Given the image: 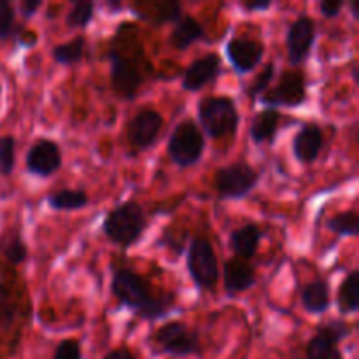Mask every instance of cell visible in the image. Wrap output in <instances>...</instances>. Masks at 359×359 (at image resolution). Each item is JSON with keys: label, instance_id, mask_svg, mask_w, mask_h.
<instances>
[{"label": "cell", "instance_id": "obj_1", "mask_svg": "<svg viewBox=\"0 0 359 359\" xmlns=\"http://www.w3.org/2000/svg\"><path fill=\"white\" fill-rule=\"evenodd\" d=\"M112 294L123 307L132 309L137 318L156 321L165 318L175 305V294H153V287L139 273L132 270H116L112 277Z\"/></svg>", "mask_w": 359, "mask_h": 359}, {"label": "cell", "instance_id": "obj_2", "mask_svg": "<svg viewBox=\"0 0 359 359\" xmlns=\"http://www.w3.org/2000/svg\"><path fill=\"white\" fill-rule=\"evenodd\" d=\"M147 226V217L137 202H125L114 207L102 224L105 237L121 248H130L142 237Z\"/></svg>", "mask_w": 359, "mask_h": 359}, {"label": "cell", "instance_id": "obj_3", "mask_svg": "<svg viewBox=\"0 0 359 359\" xmlns=\"http://www.w3.org/2000/svg\"><path fill=\"white\" fill-rule=\"evenodd\" d=\"M198 119L207 135L221 139L237 132L241 116L237 104L231 98L209 97L198 104Z\"/></svg>", "mask_w": 359, "mask_h": 359}, {"label": "cell", "instance_id": "obj_4", "mask_svg": "<svg viewBox=\"0 0 359 359\" xmlns=\"http://www.w3.org/2000/svg\"><path fill=\"white\" fill-rule=\"evenodd\" d=\"M205 149L203 133L191 119L179 123L168 139V156L177 167L186 168L198 163Z\"/></svg>", "mask_w": 359, "mask_h": 359}, {"label": "cell", "instance_id": "obj_5", "mask_svg": "<svg viewBox=\"0 0 359 359\" xmlns=\"http://www.w3.org/2000/svg\"><path fill=\"white\" fill-rule=\"evenodd\" d=\"M188 272L200 290H212L219 279V263L207 238H193L188 248Z\"/></svg>", "mask_w": 359, "mask_h": 359}, {"label": "cell", "instance_id": "obj_6", "mask_svg": "<svg viewBox=\"0 0 359 359\" xmlns=\"http://www.w3.org/2000/svg\"><path fill=\"white\" fill-rule=\"evenodd\" d=\"M259 174L249 163L226 165L214 175L217 195L221 200H241L256 188Z\"/></svg>", "mask_w": 359, "mask_h": 359}, {"label": "cell", "instance_id": "obj_7", "mask_svg": "<svg viewBox=\"0 0 359 359\" xmlns=\"http://www.w3.org/2000/svg\"><path fill=\"white\" fill-rule=\"evenodd\" d=\"M154 340L163 353L172 356H189L200 353L198 333L193 332L186 323L170 321L161 326Z\"/></svg>", "mask_w": 359, "mask_h": 359}, {"label": "cell", "instance_id": "obj_8", "mask_svg": "<svg viewBox=\"0 0 359 359\" xmlns=\"http://www.w3.org/2000/svg\"><path fill=\"white\" fill-rule=\"evenodd\" d=\"M262 104L269 109L298 107L307 100V84L300 72H284L273 90L262 95Z\"/></svg>", "mask_w": 359, "mask_h": 359}, {"label": "cell", "instance_id": "obj_9", "mask_svg": "<svg viewBox=\"0 0 359 359\" xmlns=\"http://www.w3.org/2000/svg\"><path fill=\"white\" fill-rule=\"evenodd\" d=\"M111 58V84L112 90L118 93V97L130 100L135 97L140 84L144 83V74L132 60L125 58L121 51L112 49L109 53Z\"/></svg>", "mask_w": 359, "mask_h": 359}, {"label": "cell", "instance_id": "obj_10", "mask_svg": "<svg viewBox=\"0 0 359 359\" xmlns=\"http://www.w3.org/2000/svg\"><path fill=\"white\" fill-rule=\"evenodd\" d=\"M316 41V25L311 18L300 16L287 28L286 49L291 65H302L307 62Z\"/></svg>", "mask_w": 359, "mask_h": 359}, {"label": "cell", "instance_id": "obj_11", "mask_svg": "<svg viewBox=\"0 0 359 359\" xmlns=\"http://www.w3.org/2000/svg\"><path fill=\"white\" fill-rule=\"evenodd\" d=\"M163 126V118L154 109H142L128 125V142L135 149L142 151L156 142L160 130Z\"/></svg>", "mask_w": 359, "mask_h": 359}, {"label": "cell", "instance_id": "obj_12", "mask_svg": "<svg viewBox=\"0 0 359 359\" xmlns=\"http://www.w3.org/2000/svg\"><path fill=\"white\" fill-rule=\"evenodd\" d=\"M265 46L255 39L233 37L226 44V56L238 74H248L262 63Z\"/></svg>", "mask_w": 359, "mask_h": 359}, {"label": "cell", "instance_id": "obj_13", "mask_svg": "<svg viewBox=\"0 0 359 359\" xmlns=\"http://www.w3.org/2000/svg\"><path fill=\"white\" fill-rule=\"evenodd\" d=\"M62 167V151L53 140L41 139L27 154V170L39 177H49Z\"/></svg>", "mask_w": 359, "mask_h": 359}, {"label": "cell", "instance_id": "obj_14", "mask_svg": "<svg viewBox=\"0 0 359 359\" xmlns=\"http://www.w3.org/2000/svg\"><path fill=\"white\" fill-rule=\"evenodd\" d=\"M221 74V58L216 53L202 56L195 60L191 65L186 69L184 77H182V88L186 91H200L205 88L210 81L216 79Z\"/></svg>", "mask_w": 359, "mask_h": 359}, {"label": "cell", "instance_id": "obj_15", "mask_svg": "<svg viewBox=\"0 0 359 359\" xmlns=\"http://www.w3.org/2000/svg\"><path fill=\"white\" fill-rule=\"evenodd\" d=\"M325 144V135L318 125H305L293 139V154L300 163H312L318 160Z\"/></svg>", "mask_w": 359, "mask_h": 359}, {"label": "cell", "instance_id": "obj_16", "mask_svg": "<svg viewBox=\"0 0 359 359\" xmlns=\"http://www.w3.org/2000/svg\"><path fill=\"white\" fill-rule=\"evenodd\" d=\"M224 290L230 297L244 293L256 283L255 269L244 259H228L223 269Z\"/></svg>", "mask_w": 359, "mask_h": 359}, {"label": "cell", "instance_id": "obj_17", "mask_svg": "<svg viewBox=\"0 0 359 359\" xmlns=\"http://www.w3.org/2000/svg\"><path fill=\"white\" fill-rule=\"evenodd\" d=\"M302 305L309 314H325L330 307V284L314 279L302 287Z\"/></svg>", "mask_w": 359, "mask_h": 359}, {"label": "cell", "instance_id": "obj_18", "mask_svg": "<svg viewBox=\"0 0 359 359\" xmlns=\"http://www.w3.org/2000/svg\"><path fill=\"white\" fill-rule=\"evenodd\" d=\"M262 242V231L256 224H244L230 235L231 251L242 259H249L256 255Z\"/></svg>", "mask_w": 359, "mask_h": 359}, {"label": "cell", "instance_id": "obj_19", "mask_svg": "<svg viewBox=\"0 0 359 359\" xmlns=\"http://www.w3.org/2000/svg\"><path fill=\"white\" fill-rule=\"evenodd\" d=\"M205 37V32L203 27L191 16H182L181 20L175 23V27L172 28L170 34V44L172 48L179 49V51H184L189 46L195 44L196 41Z\"/></svg>", "mask_w": 359, "mask_h": 359}, {"label": "cell", "instance_id": "obj_20", "mask_svg": "<svg viewBox=\"0 0 359 359\" xmlns=\"http://www.w3.org/2000/svg\"><path fill=\"white\" fill-rule=\"evenodd\" d=\"M279 121L280 114L277 112V109H265L263 112H259L255 119H252L251 125V139L256 144H272L273 137H276L277 130H279Z\"/></svg>", "mask_w": 359, "mask_h": 359}, {"label": "cell", "instance_id": "obj_21", "mask_svg": "<svg viewBox=\"0 0 359 359\" xmlns=\"http://www.w3.org/2000/svg\"><path fill=\"white\" fill-rule=\"evenodd\" d=\"M337 305L342 314H354L359 309V272L353 270L347 273L344 283L340 284L337 294Z\"/></svg>", "mask_w": 359, "mask_h": 359}, {"label": "cell", "instance_id": "obj_22", "mask_svg": "<svg viewBox=\"0 0 359 359\" xmlns=\"http://www.w3.org/2000/svg\"><path fill=\"white\" fill-rule=\"evenodd\" d=\"M48 203L55 210H81L90 203L83 189H60L48 196Z\"/></svg>", "mask_w": 359, "mask_h": 359}, {"label": "cell", "instance_id": "obj_23", "mask_svg": "<svg viewBox=\"0 0 359 359\" xmlns=\"http://www.w3.org/2000/svg\"><path fill=\"white\" fill-rule=\"evenodd\" d=\"M84 49H86V39L79 35L67 44L56 46L53 49V60L60 65H76L83 60Z\"/></svg>", "mask_w": 359, "mask_h": 359}, {"label": "cell", "instance_id": "obj_24", "mask_svg": "<svg viewBox=\"0 0 359 359\" xmlns=\"http://www.w3.org/2000/svg\"><path fill=\"white\" fill-rule=\"evenodd\" d=\"M305 356H307V359H344L339 349V344H335L328 337L321 335V333H316L311 342L307 344Z\"/></svg>", "mask_w": 359, "mask_h": 359}, {"label": "cell", "instance_id": "obj_25", "mask_svg": "<svg viewBox=\"0 0 359 359\" xmlns=\"http://www.w3.org/2000/svg\"><path fill=\"white\" fill-rule=\"evenodd\" d=\"M328 228L342 237H358L359 235V217L356 210L337 214L328 223Z\"/></svg>", "mask_w": 359, "mask_h": 359}, {"label": "cell", "instance_id": "obj_26", "mask_svg": "<svg viewBox=\"0 0 359 359\" xmlns=\"http://www.w3.org/2000/svg\"><path fill=\"white\" fill-rule=\"evenodd\" d=\"M95 18V4L93 2H76L72 9L67 14V27L70 28H84L91 23Z\"/></svg>", "mask_w": 359, "mask_h": 359}, {"label": "cell", "instance_id": "obj_27", "mask_svg": "<svg viewBox=\"0 0 359 359\" xmlns=\"http://www.w3.org/2000/svg\"><path fill=\"white\" fill-rule=\"evenodd\" d=\"M2 255L6 256V259L11 265H21L28 258L27 244L21 241V237L18 233L11 235L9 238H6L2 242Z\"/></svg>", "mask_w": 359, "mask_h": 359}, {"label": "cell", "instance_id": "obj_28", "mask_svg": "<svg viewBox=\"0 0 359 359\" xmlns=\"http://www.w3.org/2000/svg\"><path fill=\"white\" fill-rule=\"evenodd\" d=\"M16 165V142L13 135L0 137V174L11 175Z\"/></svg>", "mask_w": 359, "mask_h": 359}, {"label": "cell", "instance_id": "obj_29", "mask_svg": "<svg viewBox=\"0 0 359 359\" xmlns=\"http://www.w3.org/2000/svg\"><path fill=\"white\" fill-rule=\"evenodd\" d=\"M318 333L328 337V339L333 340L335 344H340L344 339H347V337L351 335V328L346 321H342V319H332V321L319 326Z\"/></svg>", "mask_w": 359, "mask_h": 359}, {"label": "cell", "instance_id": "obj_30", "mask_svg": "<svg viewBox=\"0 0 359 359\" xmlns=\"http://www.w3.org/2000/svg\"><path fill=\"white\" fill-rule=\"evenodd\" d=\"M273 76H276V65H273V63H269V65L262 70V74L256 77L255 83L248 88V91H245L248 97L251 98V100H256L258 97H262L266 91V88H269V84L272 83Z\"/></svg>", "mask_w": 359, "mask_h": 359}, {"label": "cell", "instance_id": "obj_31", "mask_svg": "<svg viewBox=\"0 0 359 359\" xmlns=\"http://www.w3.org/2000/svg\"><path fill=\"white\" fill-rule=\"evenodd\" d=\"M14 7L6 0H0V41L13 34Z\"/></svg>", "mask_w": 359, "mask_h": 359}, {"label": "cell", "instance_id": "obj_32", "mask_svg": "<svg viewBox=\"0 0 359 359\" xmlns=\"http://www.w3.org/2000/svg\"><path fill=\"white\" fill-rule=\"evenodd\" d=\"M53 359H83L79 342L77 340H63V342H60Z\"/></svg>", "mask_w": 359, "mask_h": 359}, {"label": "cell", "instance_id": "obj_33", "mask_svg": "<svg viewBox=\"0 0 359 359\" xmlns=\"http://www.w3.org/2000/svg\"><path fill=\"white\" fill-rule=\"evenodd\" d=\"M344 2L342 0H326V2L319 4V11L325 18H337L342 11Z\"/></svg>", "mask_w": 359, "mask_h": 359}, {"label": "cell", "instance_id": "obj_34", "mask_svg": "<svg viewBox=\"0 0 359 359\" xmlns=\"http://www.w3.org/2000/svg\"><path fill=\"white\" fill-rule=\"evenodd\" d=\"M41 6H42L41 0H25V2H21L20 6L21 14H23L25 18H32L39 9H41Z\"/></svg>", "mask_w": 359, "mask_h": 359}, {"label": "cell", "instance_id": "obj_35", "mask_svg": "<svg viewBox=\"0 0 359 359\" xmlns=\"http://www.w3.org/2000/svg\"><path fill=\"white\" fill-rule=\"evenodd\" d=\"M272 0H256V2H245L242 7H244L245 11H249V13H259V11L272 9Z\"/></svg>", "mask_w": 359, "mask_h": 359}, {"label": "cell", "instance_id": "obj_36", "mask_svg": "<svg viewBox=\"0 0 359 359\" xmlns=\"http://www.w3.org/2000/svg\"><path fill=\"white\" fill-rule=\"evenodd\" d=\"M104 359H137L132 354V351L126 349V347H119V349L111 351Z\"/></svg>", "mask_w": 359, "mask_h": 359}, {"label": "cell", "instance_id": "obj_37", "mask_svg": "<svg viewBox=\"0 0 359 359\" xmlns=\"http://www.w3.org/2000/svg\"><path fill=\"white\" fill-rule=\"evenodd\" d=\"M107 6L111 7V9H121V4H119V2H111V0H109V2H107Z\"/></svg>", "mask_w": 359, "mask_h": 359}, {"label": "cell", "instance_id": "obj_38", "mask_svg": "<svg viewBox=\"0 0 359 359\" xmlns=\"http://www.w3.org/2000/svg\"><path fill=\"white\" fill-rule=\"evenodd\" d=\"M353 11H354V16L358 18V6H356V4H353Z\"/></svg>", "mask_w": 359, "mask_h": 359}]
</instances>
